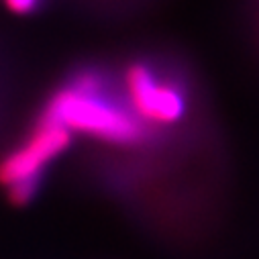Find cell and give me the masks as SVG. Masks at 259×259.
I'll list each match as a JSON object with an SVG mask.
<instances>
[{"instance_id": "cell-4", "label": "cell", "mask_w": 259, "mask_h": 259, "mask_svg": "<svg viewBox=\"0 0 259 259\" xmlns=\"http://www.w3.org/2000/svg\"><path fill=\"white\" fill-rule=\"evenodd\" d=\"M5 9L19 17H31L45 7V0H0Z\"/></svg>"}, {"instance_id": "cell-1", "label": "cell", "mask_w": 259, "mask_h": 259, "mask_svg": "<svg viewBox=\"0 0 259 259\" xmlns=\"http://www.w3.org/2000/svg\"><path fill=\"white\" fill-rule=\"evenodd\" d=\"M39 118L63 126L72 135H86L118 147L145 143V126L126 104H120L106 90V78L94 68L78 70L45 102Z\"/></svg>"}, {"instance_id": "cell-3", "label": "cell", "mask_w": 259, "mask_h": 259, "mask_svg": "<svg viewBox=\"0 0 259 259\" xmlns=\"http://www.w3.org/2000/svg\"><path fill=\"white\" fill-rule=\"evenodd\" d=\"M126 106L145 126L176 124L186 114L184 92L165 80H159L147 63L135 61L124 70Z\"/></svg>"}, {"instance_id": "cell-2", "label": "cell", "mask_w": 259, "mask_h": 259, "mask_svg": "<svg viewBox=\"0 0 259 259\" xmlns=\"http://www.w3.org/2000/svg\"><path fill=\"white\" fill-rule=\"evenodd\" d=\"M74 135L63 126L37 116L31 131L0 157V186L13 204H29L39 194L49 163L68 151Z\"/></svg>"}]
</instances>
